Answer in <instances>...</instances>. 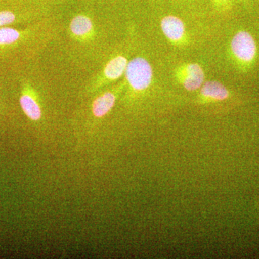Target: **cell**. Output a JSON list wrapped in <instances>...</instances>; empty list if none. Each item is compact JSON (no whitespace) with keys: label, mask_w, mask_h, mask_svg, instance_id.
<instances>
[{"label":"cell","mask_w":259,"mask_h":259,"mask_svg":"<svg viewBox=\"0 0 259 259\" xmlns=\"http://www.w3.org/2000/svg\"><path fill=\"white\" fill-rule=\"evenodd\" d=\"M173 76L175 81L188 92L199 90L206 81L204 68L196 62H183L177 65Z\"/></svg>","instance_id":"5b68a950"},{"label":"cell","mask_w":259,"mask_h":259,"mask_svg":"<svg viewBox=\"0 0 259 259\" xmlns=\"http://www.w3.org/2000/svg\"><path fill=\"white\" fill-rule=\"evenodd\" d=\"M26 1L49 8V5L63 3V2L66 1V0H26Z\"/></svg>","instance_id":"7c38bea8"},{"label":"cell","mask_w":259,"mask_h":259,"mask_svg":"<svg viewBox=\"0 0 259 259\" xmlns=\"http://www.w3.org/2000/svg\"><path fill=\"white\" fill-rule=\"evenodd\" d=\"M20 104L22 110L30 120L37 121L42 117V110L37 101L36 91L28 81L22 82Z\"/></svg>","instance_id":"ba28073f"},{"label":"cell","mask_w":259,"mask_h":259,"mask_svg":"<svg viewBox=\"0 0 259 259\" xmlns=\"http://www.w3.org/2000/svg\"><path fill=\"white\" fill-rule=\"evenodd\" d=\"M163 36L173 47L185 48L190 44V37L185 20L175 14L168 13L160 19Z\"/></svg>","instance_id":"277c9868"},{"label":"cell","mask_w":259,"mask_h":259,"mask_svg":"<svg viewBox=\"0 0 259 259\" xmlns=\"http://www.w3.org/2000/svg\"><path fill=\"white\" fill-rule=\"evenodd\" d=\"M125 88V81L117 83L113 88L103 92L93 100L92 113L96 118H102L115 106L117 95Z\"/></svg>","instance_id":"52a82bcc"},{"label":"cell","mask_w":259,"mask_h":259,"mask_svg":"<svg viewBox=\"0 0 259 259\" xmlns=\"http://www.w3.org/2000/svg\"><path fill=\"white\" fill-rule=\"evenodd\" d=\"M172 5L178 8L185 10H192L198 5L204 3V0H170Z\"/></svg>","instance_id":"8fae6325"},{"label":"cell","mask_w":259,"mask_h":259,"mask_svg":"<svg viewBox=\"0 0 259 259\" xmlns=\"http://www.w3.org/2000/svg\"><path fill=\"white\" fill-rule=\"evenodd\" d=\"M230 54L235 62L242 67H248L254 62L258 47L250 32L241 30L236 32L230 42Z\"/></svg>","instance_id":"3957f363"},{"label":"cell","mask_w":259,"mask_h":259,"mask_svg":"<svg viewBox=\"0 0 259 259\" xmlns=\"http://www.w3.org/2000/svg\"><path fill=\"white\" fill-rule=\"evenodd\" d=\"M205 2V0H204ZM209 8L214 13L226 15L231 13L233 8L234 0H207Z\"/></svg>","instance_id":"30bf717a"},{"label":"cell","mask_w":259,"mask_h":259,"mask_svg":"<svg viewBox=\"0 0 259 259\" xmlns=\"http://www.w3.org/2000/svg\"><path fill=\"white\" fill-rule=\"evenodd\" d=\"M199 96L204 102L223 101L229 97L230 91L221 81L208 80L199 89Z\"/></svg>","instance_id":"9c48e42d"},{"label":"cell","mask_w":259,"mask_h":259,"mask_svg":"<svg viewBox=\"0 0 259 259\" xmlns=\"http://www.w3.org/2000/svg\"><path fill=\"white\" fill-rule=\"evenodd\" d=\"M15 1V0H0V4H3V3H11V2Z\"/></svg>","instance_id":"4fadbf2b"},{"label":"cell","mask_w":259,"mask_h":259,"mask_svg":"<svg viewBox=\"0 0 259 259\" xmlns=\"http://www.w3.org/2000/svg\"><path fill=\"white\" fill-rule=\"evenodd\" d=\"M69 35L73 40L79 44L92 42L97 35L93 18L86 13L75 14L69 22Z\"/></svg>","instance_id":"8992f818"},{"label":"cell","mask_w":259,"mask_h":259,"mask_svg":"<svg viewBox=\"0 0 259 259\" xmlns=\"http://www.w3.org/2000/svg\"><path fill=\"white\" fill-rule=\"evenodd\" d=\"M130 60L127 54L118 53L112 55L90 83L89 92L95 93L110 83L118 81L125 76Z\"/></svg>","instance_id":"6da1fadb"},{"label":"cell","mask_w":259,"mask_h":259,"mask_svg":"<svg viewBox=\"0 0 259 259\" xmlns=\"http://www.w3.org/2000/svg\"><path fill=\"white\" fill-rule=\"evenodd\" d=\"M125 87L135 93L146 91L153 81L151 63L143 56H136L129 61L125 74Z\"/></svg>","instance_id":"7a4b0ae2"}]
</instances>
